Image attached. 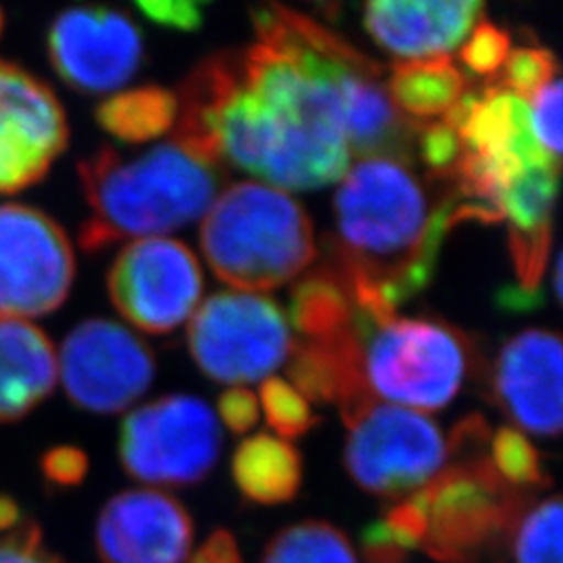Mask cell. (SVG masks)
I'll list each match as a JSON object with an SVG mask.
<instances>
[{
    "instance_id": "cell-41",
    "label": "cell",
    "mask_w": 563,
    "mask_h": 563,
    "mask_svg": "<svg viewBox=\"0 0 563 563\" xmlns=\"http://www.w3.org/2000/svg\"><path fill=\"white\" fill-rule=\"evenodd\" d=\"M555 292H558V299H562V260L558 257L555 262Z\"/></svg>"
},
{
    "instance_id": "cell-34",
    "label": "cell",
    "mask_w": 563,
    "mask_h": 563,
    "mask_svg": "<svg viewBox=\"0 0 563 563\" xmlns=\"http://www.w3.org/2000/svg\"><path fill=\"white\" fill-rule=\"evenodd\" d=\"M136 7L144 18L180 32H195L205 20V2L195 0H142Z\"/></svg>"
},
{
    "instance_id": "cell-35",
    "label": "cell",
    "mask_w": 563,
    "mask_h": 563,
    "mask_svg": "<svg viewBox=\"0 0 563 563\" xmlns=\"http://www.w3.org/2000/svg\"><path fill=\"white\" fill-rule=\"evenodd\" d=\"M386 530L395 537V541L401 544L402 549L411 551L422 547L426 539V514L422 505L413 499H405L401 504H395L388 507V511L383 518Z\"/></svg>"
},
{
    "instance_id": "cell-37",
    "label": "cell",
    "mask_w": 563,
    "mask_h": 563,
    "mask_svg": "<svg viewBox=\"0 0 563 563\" xmlns=\"http://www.w3.org/2000/svg\"><path fill=\"white\" fill-rule=\"evenodd\" d=\"M362 553L365 563H405L409 551L395 541L380 518L363 528Z\"/></svg>"
},
{
    "instance_id": "cell-16",
    "label": "cell",
    "mask_w": 563,
    "mask_h": 563,
    "mask_svg": "<svg viewBox=\"0 0 563 563\" xmlns=\"http://www.w3.org/2000/svg\"><path fill=\"white\" fill-rule=\"evenodd\" d=\"M195 539L188 509L157 490H125L102 507L97 549L102 563H184Z\"/></svg>"
},
{
    "instance_id": "cell-20",
    "label": "cell",
    "mask_w": 563,
    "mask_h": 563,
    "mask_svg": "<svg viewBox=\"0 0 563 563\" xmlns=\"http://www.w3.org/2000/svg\"><path fill=\"white\" fill-rule=\"evenodd\" d=\"M560 167H526L499 197V209L509 222V249L520 288L534 292L541 284L549 246Z\"/></svg>"
},
{
    "instance_id": "cell-39",
    "label": "cell",
    "mask_w": 563,
    "mask_h": 563,
    "mask_svg": "<svg viewBox=\"0 0 563 563\" xmlns=\"http://www.w3.org/2000/svg\"><path fill=\"white\" fill-rule=\"evenodd\" d=\"M88 470V460L80 449L63 446L44 457V472L51 481L59 484H78Z\"/></svg>"
},
{
    "instance_id": "cell-29",
    "label": "cell",
    "mask_w": 563,
    "mask_h": 563,
    "mask_svg": "<svg viewBox=\"0 0 563 563\" xmlns=\"http://www.w3.org/2000/svg\"><path fill=\"white\" fill-rule=\"evenodd\" d=\"M260 397L265 420L282 439H299L320 423L301 393L282 378L263 380Z\"/></svg>"
},
{
    "instance_id": "cell-10",
    "label": "cell",
    "mask_w": 563,
    "mask_h": 563,
    "mask_svg": "<svg viewBox=\"0 0 563 563\" xmlns=\"http://www.w3.org/2000/svg\"><path fill=\"white\" fill-rule=\"evenodd\" d=\"M220 451V423L199 397L169 395L146 402L121 423V463L141 483L199 484L216 467Z\"/></svg>"
},
{
    "instance_id": "cell-28",
    "label": "cell",
    "mask_w": 563,
    "mask_h": 563,
    "mask_svg": "<svg viewBox=\"0 0 563 563\" xmlns=\"http://www.w3.org/2000/svg\"><path fill=\"white\" fill-rule=\"evenodd\" d=\"M488 460L495 472L514 488H544L551 484L539 451L516 428L504 426L495 432Z\"/></svg>"
},
{
    "instance_id": "cell-24",
    "label": "cell",
    "mask_w": 563,
    "mask_h": 563,
    "mask_svg": "<svg viewBox=\"0 0 563 563\" xmlns=\"http://www.w3.org/2000/svg\"><path fill=\"white\" fill-rule=\"evenodd\" d=\"M290 318L302 341H330L355 330L353 295L334 263L295 286Z\"/></svg>"
},
{
    "instance_id": "cell-12",
    "label": "cell",
    "mask_w": 563,
    "mask_h": 563,
    "mask_svg": "<svg viewBox=\"0 0 563 563\" xmlns=\"http://www.w3.org/2000/svg\"><path fill=\"white\" fill-rule=\"evenodd\" d=\"M107 286L128 322L148 334H165L190 318L201 301V265L184 242L139 239L118 255Z\"/></svg>"
},
{
    "instance_id": "cell-17",
    "label": "cell",
    "mask_w": 563,
    "mask_h": 563,
    "mask_svg": "<svg viewBox=\"0 0 563 563\" xmlns=\"http://www.w3.org/2000/svg\"><path fill=\"white\" fill-rule=\"evenodd\" d=\"M562 341L547 330H526L505 344L495 393L505 413L539 437L562 432Z\"/></svg>"
},
{
    "instance_id": "cell-1",
    "label": "cell",
    "mask_w": 563,
    "mask_h": 563,
    "mask_svg": "<svg viewBox=\"0 0 563 563\" xmlns=\"http://www.w3.org/2000/svg\"><path fill=\"white\" fill-rule=\"evenodd\" d=\"M176 97L172 139L209 162L234 165L278 190L322 188L349 172L339 95L272 44L202 60Z\"/></svg>"
},
{
    "instance_id": "cell-30",
    "label": "cell",
    "mask_w": 563,
    "mask_h": 563,
    "mask_svg": "<svg viewBox=\"0 0 563 563\" xmlns=\"http://www.w3.org/2000/svg\"><path fill=\"white\" fill-rule=\"evenodd\" d=\"M501 88L520 99H532L549 81L558 78V60L551 51L523 46L509 53L505 60Z\"/></svg>"
},
{
    "instance_id": "cell-21",
    "label": "cell",
    "mask_w": 563,
    "mask_h": 563,
    "mask_svg": "<svg viewBox=\"0 0 563 563\" xmlns=\"http://www.w3.org/2000/svg\"><path fill=\"white\" fill-rule=\"evenodd\" d=\"M57 353L38 325L0 318V422L20 420L57 384Z\"/></svg>"
},
{
    "instance_id": "cell-33",
    "label": "cell",
    "mask_w": 563,
    "mask_h": 563,
    "mask_svg": "<svg viewBox=\"0 0 563 563\" xmlns=\"http://www.w3.org/2000/svg\"><path fill=\"white\" fill-rule=\"evenodd\" d=\"M530 130L549 155L560 159L562 153V81H549L530 102Z\"/></svg>"
},
{
    "instance_id": "cell-3",
    "label": "cell",
    "mask_w": 563,
    "mask_h": 563,
    "mask_svg": "<svg viewBox=\"0 0 563 563\" xmlns=\"http://www.w3.org/2000/svg\"><path fill=\"white\" fill-rule=\"evenodd\" d=\"M220 167L174 139L130 159L101 146L78 163L90 207L81 249L97 253L123 239H151L197 222L218 199Z\"/></svg>"
},
{
    "instance_id": "cell-18",
    "label": "cell",
    "mask_w": 563,
    "mask_h": 563,
    "mask_svg": "<svg viewBox=\"0 0 563 563\" xmlns=\"http://www.w3.org/2000/svg\"><path fill=\"white\" fill-rule=\"evenodd\" d=\"M483 11V2L476 0H374L363 7V25L386 51L405 59H426L460 46Z\"/></svg>"
},
{
    "instance_id": "cell-23",
    "label": "cell",
    "mask_w": 563,
    "mask_h": 563,
    "mask_svg": "<svg viewBox=\"0 0 563 563\" xmlns=\"http://www.w3.org/2000/svg\"><path fill=\"white\" fill-rule=\"evenodd\" d=\"M384 86L399 113L423 125V121L441 118L460 101L467 81L449 55H439L395 63Z\"/></svg>"
},
{
    "instance_id": "cell-14",
    "label": "cell",
    "mask_w": 563,
    "mask_h": 563,
    "mask_svg": "<svg viewBox=\"0 0 563 563\" xmlns=\"http://www.w3.org/2000/svg\"><path fill=\"white\" fill-rule=\"evenodd\" d=\"M67 142L57 95L20 65L0 59V195L41 181Z\"/></svg>"
},
{
    "instance_id": "cell-9",
    "label": "cell",
    "mask_w": 563,
    "mask_h": 563,
    "mask_svg": "<svg viewBox=\"0 0 563 563\" xmlns=\"http://www.w3.org/2000/svg\"><path fill=\"white\" fill-rule=\"evenodd\" d=\"M292 336L272 299L251 292H218L197 309L188 346L202 372L223 384L267 380L288 360Z\"/></svg>"
},
{
    "instance_id": "cell-6",
    "label": "cell",
    "mask_w": 563,
    "mask_h": 563,
    "mask_svg": "<svg viewBox=\"0 0 563 563\" xmlns=\"http://www.w3.org/2000/svg\"><path fill=\"white\" fill-rule=\"evenodd\" d=\"M426 514L422 551L441 563H507L530 495L505 483L486 455L457 460L413 493Z\"/></svg>"
},
{
    "instance_id": "cell-8",
    "label": "cell",
    "mask_w": 563,
    "mask_h": 563,
    "mask_svg": "<svg viewBox=\"0 0 563 563\" xmlns=\"http://www.w3.org/2000/svg\"><path fill=\"white\" fill-rule=\"evenodd\" d=\"M349 428L344 465L365 493L397 499L437 478L449 460V444L437 423L420 411L365 402L342 418Z\"/></svg>"
},
{
    "instance_id": "cell-27",
    "label": "cell",
    "mask_w": 563,
    "mask_h": 563,
    "mask_svg": "<svg viewBox=\"0 0 563 563\" xmlns=\"http://www.w3.org/2000/svg\"><path fill=\"white\" fill-rule=\"evenodd\" d=\"M516 563H562V501L549 497L528 507L511 541Z\"/></svg>"
},
{
    "instance_id": "cell-32",
    "label": "cell",
    "mask_w": 563,
    "mask_h": 563,
    "mask_svg": "<svg viewBox=\"0 0 563 563\" xmlns=\"http://www.w3.org/2000/svg\"><path fill=\"white\" fill-rule=\"evenodd\" d=\"M509 53H511L509 34L501 27H497L495 23L483 21L474 25V32L470 34L467 41L463 42L460 57L470 71L478 76H495L501 71Z\"/></svg>"
},
{
    "instance_id": "cell-15",
    "label": "cell",
    "mask_w": 563,
    "mask_h": 563,
    "mask_svg": "<svg viewBox=\"0 0 563 563\" xmlns=\"http://www.w3.org/2000/svg\"><path fill=\"white\" fill-rule=\"evenodd\" d=\"M48 57L67 86L99 95L120 88L139 71L144 44L136 23L120 11L76 7L53 21Z\"/></svg>"
},
{
    "instance_id": "cell-26",
    "label": "cell",
    "mask_w": 563,
    "mask_h": 563,
    "mask_svg": "<svg viewBox=\"0 0 563 563\" xmlns=\"http://www.w3.org/2000/svg\"><path fill=\"white\" fill-rule=\"evenodd\" d=\"M262 563H357V555L341 528L305 520L280 530L265 547Z\"/></svg>"
},
{
    "instance_id": "cell-42",
    "label": "cell",
    "mask_w": 563,
    "mask_h": 563,
    "mask_svg": "<svg viewBox=\"0 0 563 563\" xmlns=\"http://www.w3.org/2000/svg\"><path fill=\"white\" fill-rule=\"evenodd\" d=\"M2 25H4V18H2V11H0V32H2Z\"/></svg>"
},
{
    "instance_id": "cell-11",
    "label": "cell",
    "mask_w": 563,
    "mask_h": 563,
    "mask_svg": "<svg viewBox=\"0 0 563 563\" xmlns=\"http://www.w3.org/2000/svg\"><path fill=\"white\" fill-rule=\"evenodd\" d=\"M74 278V246L59 223L34 207L0 205V318L59 309Z\"/></svg>"
},
{
    "instance_id": "cell-13",
    "label": "cell",
    "mask_w": 563,
    "mask_h": 563,
    "mask_svg": "<svg viewBox=\"0 0 563 563\" xmlns=\"http://www.w3.org/2000/svg\"><path fill=\"white\" fill-rule=\"evenodd\" d=\"M60 376L76 405L95 413H115L148 390L155 360L136 334L95 318L76 325L63 342Z\"/></svg>"
},
{
    "instance_id": "cell-7",
    "label": "cell",
    "mask_w": 563,
    "mask_h": 563,
    "mask_svg": "<svg viewBox=\"0 0 563 563\" xmlns=\"http://www.w3.org/2000/svg\"><path fill=\"white\" fill-rule=\"evenodd\" d=\"M363 376L374 397L437 411L455 399L467 367L463 339L430 320L372 318L355 311Z\"/></svg>"
},
{
    "instance_id": "cell-19",
    "label": "cell",
    "mask_w": 563,
    "mask_h": 563,
    "mask_svg": "<svg viewBox=\"0 0 563 563\" xmlns=\"http://www.w3.org/2000/svg\"><path fill=\"white\" fill-rule=\"evenodd\" d=\"M465 153L484 159H518L526 167H560L532 136L528 102L499 84L483 95H463L443 115Z\"/></svg>"
},
{
    "instance_id": "cell-36",
    "label": "cell",
    "mask_w": 563,
    "mask_h": 563,
    "mask_svg": "<svg viewBox=\"0 0 563 563\" xmlns=\"http://www.w3.org/2000/svg\"><path fill=\"white\" fill-rule=\"evenodd\" d=\"M218 409H220L223 423L234 434H246L260 420L257 397L249 388H242V386H234V388L225 390L218 401Z\"/></svg>"
},
{
    "instance_id": "cell-25",
    "label": "cell",
    "mask_w": 563,
    "mask_h": 563,
    "mask_svg": "<svg viewBox=\"0 0 563 563\" xmlns=\"http://www.w3.org/2000/svg\"><path fill=\"white\" fill-rule=\"evenodd\" d=\"M178 120V97L162 86L132 88L113 95L97 107V121L121 142L155 141Z\"/></svg>"
},
{
    "instance_id": "cell-22",
    "label": "cell",
    "mask_w": 563,
    "mask_h": 563,
    "mask_svg": "<svg viewBox=\"0 0 563 563\" xmlns=\"http://www.w3.org/2000/svg\"><path fill=\"white\" fill-rule=\"evenodd\" d=\"M232 478L242 497L253 504H288L301 488V455L292 444L262 432L234 451Z\"/></svg>"
},
{
    "instance_id": "cell-4",
    "label": "cell",
    "mask_w": 563,
    "mask_h": 563,
    "mask_svg": "<svg viewBox=\"0 0 563 563\" xmlns=\"http://www.w3.org/2000/svg\"><path fill=\"white\" fill-rule=\"evenodd\" d=\"M260 42L272 44L334 88L351 155L411 163L418 128L388 99L383 65L334 32L280 4L253 7Z\"/></svg>"
},
{
    "instance_id": "cell-2",
    "label": "cell",
    "mask_w": 563,
    "mask_h": 563,
    "mask_svg": "<svg viewBox=\"0 0 563 563\" xmlns=\"http://www.w3.org/2000/svg\"><path fill=\"white\" fill-rule=\"evenodd\" d=\"M339 251L355 311L393 318L432 278L446 232L463 222L462 192L432 209L407 163L362 159L334 197Z\"/></svg>"
},
{
    "instance_id": "cell-40",
    "label": "cell",
    "mask_w": 563,
    "mask_h": 563,
    "mask_svg": "<svg viewBox=\"0 0 563 563\" xmlns=\"http://www.w3.org/2000/svg\"><path fill=\"white\" fill-rule=\"evenodd\" d=\"M188 563H244L241 549L230 530L218 528L209 534V539L199 547V551Z\"/></svg>"
},
{
    "instance_id": "cell-31",
    "label": "cell",
    "mask_w": 563,
    "mask_h": 563,
    "mask_svg": "<svg viewBox=\"0 0 563 563\" xmlns=\"http://www.w3.org/2000/svg\"><path fill=\"white\" fill-rule=\"evenodd\" d=\"M416 142H418L420 155H422L426 167L430 169L432 178L453 180V176L462 163L463 153H465L455 130L449 128L444 121L420 125L418 134H416Z\"/></svg>"
},
{
    "instance_id": "cell-5",
    "label": "cell",
    "mask_w": 563,
    "mask_h": 563,
    "mask_svg": "<svg viewBox=\"0 0 563 563\" xmlns=\"http://www.w3.org/2000/svg\"><path fill=\"white\" fill-rule=\"evenodd\" d=\"M201 249L220 280L251 295L295 280L318 257L301 205L255 181L236 184L213 201L202 220Z\"/></svg>"
},
{
    "instance_id": "cell-38",
    "label": "cell",
    "mask_w": 563,
    "mask_h": 563,
    "mask_svg": "<svg viewBox=\"0 0 563 563\" xmlns=\"http://www.w3.org/2000/svg\"><path fill=\"white\" fill-rule=\"evenodd\" d=\"M0 563H63L46 551L36 528H25L7 543L0 544Z\"/></svg>"
}]
</instances>
